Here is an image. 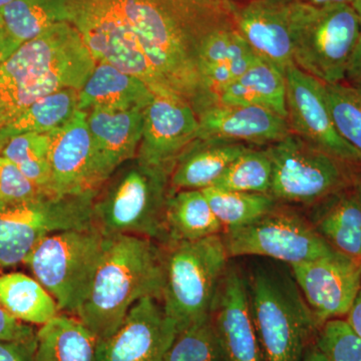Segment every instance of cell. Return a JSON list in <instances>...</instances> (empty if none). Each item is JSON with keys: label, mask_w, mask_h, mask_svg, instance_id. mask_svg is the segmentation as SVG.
I'll list each match as a JSON object with an SVG mask.
<instances>
[{"label": "cell", "mask_w": 361, "mask_h": 361, "mask_svg": "<svg viewBox=\"0 0 361 361\" xmlns=\"http://www.w3.org/2000/svg\"><path fill=\"white\" fill-rule=\"evenodd\" d=\"M71 25L92 58L140 78L155 94L182 99L197 116L216 104L202 80L211 37L234 25L223 0H75Z\"/></svg>", "instance_id": "6da1fadb"}, {"label": "cell", "mask_w": 361, "mask_h": 361, "mask_svg": "<svg viewBox=\"0 0 361 361\" xmlns=\"http://www.w3.org/2000/svg\"><path fill=\"white\" fill-rule=\"evenodd\" d=\"M163 287L160 243L134 235L106 237L92 287L75 316L103 341L120 329L137 301L145 297L161 301Z\"/></svg>", "instance_id": "7a4b0ae2"}, {"label": "cell", "mask_w": 361, "mask_h": 361, "mask_svg": "<svg viewBox=\"0 0 361 361\" xmlns=\"http://www.w3.org/2000/svg\"><path fill=\"white\" fill-rule=\"evenodd\" d=\"M172 170L137 157L126 161L97 190L94 225L106 237L134 235L165 243V209L172 192Z\"/></svg>", "instance_id": "3957f363"}, {"label": "cell", "mask_w": 361, "mask_h": 361, "mask_svg": "<svg viewBox=\"0 0 361 361\" xmlns=\"http://www.w3.org/2000/svg\"><path fill=\"white\" fill-rule=\"evenodd\" d=\"M164 287L161 302L177 332L212 314L228 267L222 236L161 244Z\"/></svg>", "instance_id": "277c9868"}, {"label": "cell", "mask_w": 361, "mask_h": 361, "mask_svg": "<svg viewBox=\"0 0 361 361\" xmlns=\"http://www.w3.org/2000/svg\"><path fill=\"white\" fill-rule=\"evenodd\" d=\"M248 293L265 361H302L320 329L295 280L259 267L252 274Z\"/></svg>", "instance_id": "5b68a950"}, {"label": "cell", "mask_w": 361, "mask_h": 361, "mask_svg": "<svg viewBox=\"0 0 361 361\" xmlns=\"http://www.w3.org/2000/svg\"><path fill=\"white\" fill-rule=\"evenodd\" d=\"M294 65L324 84L345 80L361 37L360 16L351 4L314 6L287 0Z\"/></svg>", "instance_id": "8992f818"}, {"label": "cell", "mask_w": 361, "mask_h": 361, "mask_svg": "<svg viewBox=\"0 0 361 361\" xmlns=\"http://www.w3.org/2000/svg\"><path fill=\"white\" fill-rule=\"evenodd\" d=\"M106 236L96 226L47 237L23 263L58 304L75 315L89 294L103 255Z\"/></svg>", "instance_id": "52a82bcc"}, {"label": "cell", "mask_w": 361, "mask_h": 361, "mask_svg": "<svg viewBox=\"0 0 361 361\" xmlns=\"http://www.w3.org/2000/svg\"><path fill=\"white\" fill-rule=\"evenodd\" d=\"M97 192L44 194L26 200L0 202V270L23 263L52 234L94 226L92 207Z\"/></svg>", "instance_id": "ba28073f"}, {"label": "cell", "mask_w": 361, "mask_h": 361, "mask_svg": "<svg viewBox=\"0 0 361 361\" xmlns=\"http://www.w3.org/2000/svg\"><path fill=\"white\" fill-rule=\"evenodd\" d=\"M264 149L272 164L270 195L277 202L315 206L358 180L350 169L353 163L292 133Z\"/></svg>", "instance_id": "9c48e42d"}, {"label": "cell", "mask_w": 361, "mask_h": 361, "mask_svg": "<svg viewBox=\"0 0 361 361\" xmlns=\"http://www.w3.org/2000/svg\"><path fill=\"white\" fill-rule=\"evenodd\" d=\"M221 236L229 258L262 256L290 266L334 250L310 221L278 205L250 224L224 230Z\"/></svg>", "instance_id": "30bf717a"}, {"label": "cell", "mask_w": 361, "mask_h": 361, "mask_svg": "<svg viewBox=\"0 0 361 361\" xmlns=\"http://www.w3.org/2000/svg\"><path fill=\"white\" fill-rule=\"evenodd\" d=\"M290 267L319 329L329 320L348 314L360 290V261L334 250Z\"/></svg>", "instance_id": "8fae6325"}, {"label": "cell", "mask_w": 361, "mask_h": 361, "mask_svg": "<svg viewBox=\"0 0 361 361\" xmlns=\"http://www.w3.org/2000/svg\"><path fill=\"white\" fill-rule=\"evenodd\" d=\"M287 122L292 134L316 148L349 163L360 157L336 130L330 114L324 82L291 65L285 71Z\"/></svg>", "instance_id": "7c38bea8"}, {"label": "cell", "mask_w": 361, "mask_h": 361, "mask_svg": "<svg viewBox=\"0 0 361 361\" xmlns=\"http://www.w3.org/2000/svg\"><path fill=\"white\" fill-rule=\"evenodd\" d=\"M177 334L161 301L145 297L113 336L97 342V361H163Z\"/></svg>", "instance_id": "4fadbf2b"}, {"label": "cell", "mask_w": 361, "mask_h": 361, "mask_svg": "<svg viewBox=\"0 0 361 361\" xmlns=\"http://www.w3.org/2000/svg\"><path fill=\"white\" fill-rule=\"evenodd\" d=\"M87 113L77 111L66 125L49 133L51 195L96 191L103 185Z\"/></svg>", "instance_id": "5bb4252c"}, {"label": "cell", "mask_w": 361, "mask_h": 361, "mask_svg": "<svg viewBox=\"0 0 361 361\" xmlns=\"http://www.w3.org/2000/svg\"><path fill=\"white\" fill-rule=\"evenodd\" d=\"M199 118L182 99L155 94L144 111V126L137 158L164 167H174L176 159L199 137Z\"/></svg>", "instance_id": "9a60e30c"}, {"label": "cell", "mask_w": 361, "mask_h": 361, "mask_svg": "<svg viewBox=\"0 0 361 361\" xmlns=\"http://www.w3.org/2000/svg\"><path fill=\"white\" fill-rule=\"evenodd\" d=\"M212 316L225 361H265L252 319L248 287L234 268L226 271Z\"/></svg>", "instance_id": "2e32d148"}, {"label": "cell", "mask_w": 361, "mask_h": 361, "mask_svg": "<svg viewBox=\"0 0 361 361\" xmlns=\"http://www.w3.org/2000/svg\"><path fill=\"white\" fill-rule=\"evenodd\" d=\"M286 1L248 0L231 4L233 23L258 58L274 66L285 75L294 65L290 23Z\"/></svg>", "instance_id": "e0dca14e"}, {"label": "cell", "mask_w": 361, "mask_h": 361, "mask_svg": "<svg viewBox=\"0 0 361 361\" xmlns=\"http://www.w3.org/2000/svg\"><path fill=\"white\" fill-rule=\"evenodd\" d=\"M198 137H221L267 147L290 134L287 118L256 106L216 104L198 116Z\"/></svg>", "instance_id": "ac0fdd59"}, {"label": "cell", "mask_w": 361, "mask_h": 361, "mask_svg": "<svg viewBox=\"0 0 361 361\" xmlns=\"http://www.w3.org/2000/svg\"><path fill=\"white\" fill-rule=\"evenodd\" d=\"M144 111L92 109L87 111L103 184L116 169L137 157L142 140Z\"/></svg>", "instance_id": "d6986e66"}, {"label": "cell", "mask_w": 361, "mask_h": 361, "mask_svg": "<svg viewBox=\"0 0 361 361\" xmlns=\"http://www.w3.org/2000/svg\"><path fill=\"white\" fill-rule=\"evenodd\" d=\"M252 147L221 137H197L176 159L171 191L215 186L233 161Z\"/></svg>", "instance_id": "ffe728a7"}, {"label": "cell", "mask_w": 361, "mask_h": 361, "mask_svg": "<svg viewBox=\"0 0 361 361\" xmlns=\"http://www.w3.org/2000/svg\"><path fill=\"white\" fill-rule=\"evenodd\" d=\"M257 59V54L234 25L214 33L200 56L202 80L214 103L218 104L220 94Z\"/></svg>", "instance_id": "44dd1931"}, {"label": "cell", "mask_w": 361, "mask_h": 361, "mask_svg": "<svg viewBox=\"0 0 361 361\" xmlns=\"http://www.w3.org/2000/svg\"><path fill=\"white\" fill-rule=\"evenodd\" d=\"M154 96L155 94L140 78L123 73L110 63L97 61L80 90L78 111L145 110Z\"/></svg>", "instance_id": "7402d4cb"}, {"label": "cell", "mask_w": 361, "mask_h": 361, "mask_svg": "<svg viewBox=\"0 0 361 361\" xmlns=\"http://www.w3.org/2000/svg\"><path fill=\"white\" fill-rule=\"evenodd\" d=\"M311 221L334 250L361 262V179L315 205Z\"/></svg>", "instance_id": "603a6c76"}, {"label": "cell", "mask_w": 361, "mask_h": 361, "mask_svg": "<svg viewBox=\"0 0 361 361\" xmlns=\"http://www.w3.org/2000/svg\"><path fill=\"white\" fill-rule=\"evenodd\" d=\"M218 104L256 106L287 118L286 80L274 66L260 58L220 94Z\"/></svg>", "instance_id": "cb8c5ba5"}, {"label": "cell", "mask_w": 361, "mask_h": 361, "mask_svg": "<svg viewBox=\"0 0 361 361\" xmlns=\"http://www.w3.org/2000/svg\"><path fill=\"white\" fill-rule=\"evenodd\" d=\"M35 361H97L99 339L77 316L59 313L37 331Z\"/></svg>", "instance_id": "d4e9b609"}, {"label": "cell", "mask_w": 361, "mask_h": 361, "mask_svg": "<svg viewBox=\"0 0 361 361\" xmlns=\"http://www.w3.org/2000/svg\"><path fill=\"white\" fill-rule=\"evenodd\" d=\"M165 228L166 242L193 241L224 231L202 190L171 192L166 204Z\"/></svg>", "instance_id": "484cf974"}, {"label": "cell", "mask_w": 361, "mask_h": 361, "mask_svg": "<svg viewBox=\"0 0 361 361\" xmlns=\"http://www.w3.org/2000/svg\"><path fill=\"white\" fill-rule=\"evenodd\" d=\"M0 305L16 319L40 326L61 313L47 289L20 272L0 275Z\"/></svg>", "instance_id": "4316f807"}, {"label": "cell", "mask_w": 361, "mask_h": 361, "mask_svg": "<svg viewBox=\"0 0 361 361\" xmlns=\"http://www.w3.org/2000/svg\"><path fill=\"white\" fill-rule=\"evenodd\" d=\"M80 90L61 89L40 97L20 116L0 129V145L16 135L39 133L47 134L66 125L78 111Z\"/></svg>", "instance_id": "83f0119b"}, {"label": "cell", "mask_w": 361, "mask_h": 361, "mask_svg": "<svg viewBox=\"0 0 361 361\" xmlns=\"http://www.w3.org/2000/svg\"><path fill=\"white\" fill-rule=\"evenodd\" d=\"M75 0H14L0 9L4 30L20 42L39 37L59 23H71Z\"/></svg>", "instance_id": "f1b7e54d"}, {"label": "cell", "mask_w": 361, "mask_h": 361, "mask_svg": "<svg viewBox=\"0 0 361 361\" xmlns=\"http://www.w3.org/2000/svg\"><path fill=\"white\" fill-rule=\"evenodd\" d=\"M202 191L224 230L250 224L270 212L278 204L270 194L230 191L217 187Z\"/></svg>", "instance_id": "f546056e"}, {"label": "cell", "mask_w": 361, "mask_h": 361, "mask_svg": "<svg viewBox=\"0 0 361 361\" xmlns=\"http://www.w3.org/2000/svg\"><path fill=\"white\" fill-rule=\"evenodd\" d=\"M0 155L13 161L42 191L51 195L49 133H27L11 137L0 149Z\"/></svg>", "instance_id": "4dcf8cb0"}, {"label": "cell", "mask_w": 361, "mask_h": 361, "mask_svg": "<svg viewBox=\"0 0 361 361\" xmlns=\"http://www.w3.org/2000/svg\"><path fill=\"white\" fill-rule=\"evenodd\" d=\"M272 164L265 149H247L225 171L215 186L230 191L270 194Z\"/></svg>", "instance_id": "1f68e13d"}, {"label": "cell", "mask_w": 361, "mask_h": 361, "mask_svg": "<svg viewBox=\"0 0 361 361\" xmlns=\"http://www.w3.org/2000/svg\"><path fill=\"white\" fill-rule=\"evenodd\" d=\"M163 361H225L212 314L179 332Z\"/></svg>", "instance_id": "d6a6232c"}, {"label": "cell", "mask_w": 361, "mask_h": 361, "mask_svg": "<svg viewBox=\"0 0 361 361\" xmlns=\"http://www.w3.org/2000/svg\"><path fill=\"white\" fill-rule=\"evenodd\" d=\"M324 89L337 132L361 160V90L343 82L324 84Z\"/></svg>", "instance_id": "836d02e7"}, {"label": "cell", "mask_w": 361, "mask_h": 361, "mask_svg": "<svg viewBox=\"0 0 361 361\" xmlns=\"http://www.w3.org/2000/svg\"><path fill=\"white\" fill-rule=\"evenodd\" d=\"M315 344L327 361H361V339L341 318L325 322Z\"/></svg>", "instance_id": "e575fe53"}, {"label": "cell", "mask_w": 361, "mask_h": 361, "mask_svg": "<svg viewBox=\"0 0 361 361\" xmlns=\"http://www.w3.org/2000/svg\"><path fill=\"white\" fill-rule=\"evenodd\" d=\"M44 194L13 161L0 155V202L26 200Z\"/></svg>", "instance_id": "d590c367"}, {"label": "cell", "mask_w": 361, "mask_h": 361, "mask_svg": "<svg viewBox=\"0 0 361 361\" xmlns=\"http://www.w3.org/2000/svg\"><path fill=\"white\" fill-rule=\"evenodd\" d=\"M37 337V332L27 323L16 319L0 305V341H27Z\"/></svg>", "instance_id": "8d00e7d4"}, {"label": "cell", "mask_w": 361, "mask_h": 361, "mask_svg": "<svg viewBox=\"0 0 361 361\" xmlns=\"http://www.w3.org/2000/svg\"><path fill=\"white\" fill-rule=\"evenodd\" d=\"M37 337L27 341H0V361H35Z\"/></svg>", "instance_id": "74e56055"}, {"label": "cell", "mask_w": 361, "mask_h": 361, "mask_svg": "<svg viewBox=\"0 0 361 361\" xmlns=\"http://www.w3.org/2000/svg\"><path fill=\"white\" fill-rule=\"evenodd\" d=\"M348 84L361 90V37L346 71Z\"/></svg>", "instance_id": "f35d334b"}, {"label": "cell", "mask_w": 361, "mask_h": 361, "mask_svg": "<svg viewBox=\"0 0 361 361\" xmlns=\"http://www.w3.org/2000/svg\"><path fill=\"white\" fill-rule=\"evenodd\" d=\"M21 44L23 42L14 39L4 28L0 30V66L11 58Z\"/></svg>", "instance_id": "ab89813d"}, {"label": "cell", "mask_w": 361, "mask_h": 361, "mask_svg": "<svg viewBox=\"0 0 361 361\" xmlns=\"http://www.w3.org/2000/svg\"><path fill=\"white\" fill-rule=\"evenodd\" d=\"M346 322L361 339V287L353 307L346 315Z\"/></svg>", "instance_id": "60d3db41"}, {"label": "cell", "mask_w": 361, "mask_h": 361, "mask_svg": "<svg viewBox=\"0 0 361 361\" xmlns=\"http://www.w3.org/2000/svg\"><path fill=\"white\" fill-rule=\"evenodd\" d=\"M302 361H327V360L325 355L320 351V349L317 348L314 342V343L310 345L307 350H306Z\"/></svg>", "instance_id": "b9f144b4"}, {"label": "cell", "mask_w": 361, "mask_h": 361, "mask_svg": "<svg viewBox=\"0 0 361 361\" xmlns=\"http://www.w3.org/2000/svg\"><path fill=\"white\" fill-rule=\"evenodd\" d=\"M297 1L314 6H336V4H351L353 6V0H297Z\"/></svg>", "instance_id": "7bdbcfd3"}, {"label": "cell", "mask_w": 361, "mask_h": 361, "mask_svg": "<svg viewBox=\"0 0 361 361\" xmlns=\"http://www.w3.org/2000/svg\"><path fill=\"white\" fill-rule=\"evenodd\" d=\"M353 7L357 13L358 16H360V23H361V0H353Z\"/></svg>", "instance_id": "ee69618b"}, {"label": "cell", "mask_w": 361, "mask_h": 361, "mask_svg": "<svg viewBox=\"0 0 361 361\" xmlns=\"http://www.w3.org/2000/svg\"><path fill=\"white\" fill-rule=\"evenodd\" d=\"M14 0H0V9L4 8L8 4H11V2H13Z\"/></svg>", "instance_id": "f6af8a7d"}, {"label": "cell", "mask_w": 361, "mask_h": 361, "mask_svg": "<svg viewBox=\"0 0 361 361\" xmlns=\"http://www.w3.org/2000/svg\"><path fill=\"white\" fill-rule=\"evenodd\" d=\"M223 1L229 2V4H239L248 1V0H223Z\"/></svg>", "instance_id": "bcb514c9"}, {"label": "cell", "mask_w": 361, "mask_h": 361, "mask_svg": "<svg viewBox=\"0 0 361 361\" xmlns=\"http://www.w3.org/2000/svg\"><path fill=\"white\" fill-rule=\"evenodd\" d=\"M4 20H2L1 14H0V30H4Z\"/></svg>", "instance_id": "7dc6e473"}, {"label": "cell", "mask_w": 361, "mask_h": 361, "mask_svg": "<svg viewBox=\"0 0 361 361\" xmlns=\"http://www.w3.org/2000/svg\"><path fill=\"white\" fill-rule=\"evenodd\" d=\"M266 1L274 2V4H280V2L286 1V0H266Z\"/></svg>", "instance_id": "c3c4849f"}, {"label": "cell", "mask_w": 361, "mask_h": 361, "mask_svg": "<svg viewBox=\"0 0 361 361\" xmlns=\"http://www.w3.org/2000/svg\"><path fill=\"white\" fill-rule=\"evenodd\" d=\"M1 148H2V146H1V145H0V149H1Z\"/></svg>", "instance_id": "681fc988"}]
</instances>
